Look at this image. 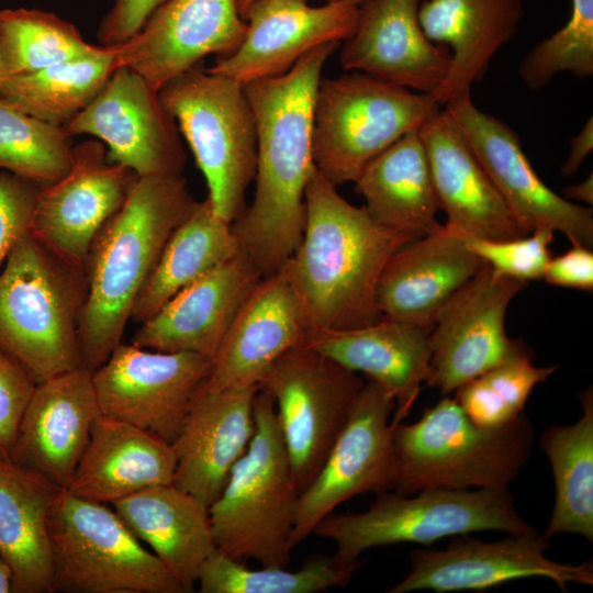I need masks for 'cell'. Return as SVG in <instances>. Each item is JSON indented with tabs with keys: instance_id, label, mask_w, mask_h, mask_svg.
<instances>
[{
	"instance_id": "cell-43",
	"label": "cell",
	"mask_w": 593,
	"mask_h": 593,
	"mask_svg": "<svg viewBox=\"0 0 593 593\" xmlns=\"http://www.w3.org/2000/svg\"><path fill=\"white\" fill-rule=\"evenodd\" d=\"M40 187L0 171V268L15 243L31 231Z\"/></svg>"
},
{
	"instance_id": "cell-10",
	"label": "cell",
	"mask_w": 593,
	"mask_h": 593,
	"mask_svg": "<svg viewBox=\"0 0 593 593\" xmlns=\"http://www.w3.org/2000/svg\"><path fill=\"white\" fill-rule=\"evenodd\" d=\"M48 532L53 592L186 593L109 504L63 489L52 510Z\"/></svg>"
},
{
	"instance_id": "cell-23",
	"label": "cell",
	"mask_w": 593,
	"mask_h": 593,
	"mask_svg": "<svg viewBox=\"0 0 593 593\" xmlns=\"http://www.w3.org/2000/svg\"><path fill=\"white\" fill-rule=\"evenodd\" d=\"M100 414L91 370L79 367L38 382L9 459L67 489Z\"/></svg>"
},
{
	"instance_id": "cell-17",
	"label": "cell",
	"mask_w": 593,
	"mask_h": 593,
	"mask_svg": "<svg viewBox=\"0 0 593 593\" xmlns=\"http://www.w3.org/2000/svg\"><path fill=\"white\" fill-rule=\"evenodd\" d=\"M549 539L538 532L483 541L451 537L441 550L415 549L407 574L388 593L485 591L526 578H547L567 592L569 584L593 585V564L559 563L546 556Z\"/></svg>"
},
{
	"instance_id": "cell-25",
	"label": "cell",
	"mask_w": 593,
	"mask_h": 593,
	"mask_svg": "<svg viewBox=\"0 0 593 593\" xmlns=\"http://www.w3.org/2000/svg\"><path fill=\"white\" fill-rule=\"evenodd\" d=\"M261 278L257 267L239 251L142 322L131 344L213 359L239 307Z\"/></svg>"
},
{
	"instance_id": "cell-3",
	"label": "cell",
	"mask_w": 593,
	"mask_h": 593,
	"mask_svg": "<svg viewBox=\"0 0 593 593\" xmlns=\"http://www.w3.org/2000/svg\"><path fill=\"white\" fill-rule=\"evenodd\" d=\"M194 200L182 177H138L96 235L79 321L82 367L94 370L122 343L136 299Z\"/></svg>"
},
{
	"instance_id": "cell-35",
	"label": "cell",
	"mask_w": 593,
	"mask_h": 593,
	"mask_svg": "<svg viewBox=\"0 0 593 593\" xmlns=\"http://www.w3.org/2000/svg\"><path fill=\"white\" fill-rule=\"evenodd\" d=\"M582 416L571 425L544 430L540 448L555 481L552 513L542 534L547 539L573 533L593 542V391L580 394Z\"/></svg>"
},
{
	"instance_id": "cell-42",
	"label": "cell",
	"mask_w": 593,
	"mask_h": 593,
	"mask_svg": "<svg viewBox=\"0 0 593 593\" xmlns=\"http://www.w3.org/2000/svg\"><path fill=\"white\" fill-rule=\"evenodd\" d=\"M553 234L551 230L539 228L511 239L466 238V242L494 272L527 282L542 279L551 258L549 245Z\"/></svg>"
},
{
	"instance_id": "cell-31",
	"label": "cell",
	"mask_w": 593,
	"mask_h": 593,
	"mask_svg": "<svg viewBox=\"0 0 593 593\" xmlns=\"http://www.w3.org/2000/svg\"><path fill=\"white\" fill-rule=\"evenodd\" d=\"M63 488L0 457V558L12 574V593H52L48 522Z\"/></svg>"
},
{
	"instance_id": "cell-21",
	"label": "cell",
	"mask_w": 593,
	"mask_h": 593,
	"mask_svg": "<svg viewBox=\"0 0 593 593\" xmlns=\"http://www.w3.org/2000/svg\"><path fill=\"white\" fill-rule=\"evenodd\" d=\"M310 334L301 300L282 266L262 277L239 307L201 389L258 387L270 366L305 344Z\"/></svg>"
},
{
	"instance_id": "cell-2",
	"label": "cell",
	"mask_w": 593,
	"mask_h": 593,
	"mask_svg": "<svg viewBox=\"0 0 593 593\" xmlns=\"http://www.w3.org/2000/svg\"><path fill=\"white\" fill-rule=\"evenodd\" d=\"M317 170L305 190L300 245L284 264L312 332L349 329L382 317L377 287L389 258L414 240L377 223Z\"/></svg>"
},
{
	"instance_id": "cell-39",
	"label": "cell",
	"mask_w": 593,
	"mask_h": 593,
	"mask_svg": "<svg viewBox=\"0 0 593 593\" xmlns=\"http://www.w3.org/2000/svg\"><path fill=\"white\" fill-rule=\"evenodd\" d=\"M71 136L0 97V171L38 186L59 180L72 164Z\"/></svg>"
},
{
	"instance_id": "cell-34",
	"label": "cell",
	"mask_w": 593,
	"mask_h": 593,
	"mask_svg": "<svg viewBox=\"0 0 593 593\" xmlns=\"http://www.w3.org/2000/svg\"><path fill=\"white\" fill-rule=\"evenodd\" d=\"M240 251L232 223L208 198L195 201L169 236L134 304L131 320L142 323L170 299Z\"/></svg>"
},
{
	"instance_id": "cell-27",
	"label": "cell",
	"mask_w": 593,
	"mask_h": 593,
	"mask_svg": "<svg viewBox=\"0 0 593 593\" xmlns=\"http://www.w3.org/2000/svg\"><path fill=\"white\" fill-rule=\"evenodd\" d=\"M482 264L466 237L440 225L389 258L377 287L379 310L430 333L439 311Z\"/></svg>"
},
{
	"instance_id": "cell-47",
	"label": "cell",
	"mask_w": 593,
	"mask_h": 593,
	"mask_svg": "<svg viewBox=\"0 0 593 593\" xmlns=\"http://www.w3.org/2000/svg\"><path fill=\"white\" fill-rule=\"evenodd\" d=\"M593 149V119L590 118L582 130L571 138L570 153L561 167L563 176H573Z\"/></svg>"
},
{
	"instance_id": "cell-8",
	"label": "cell",
	"mask_w": 593,
	"mask_h": 593,
	"mask_svg": "<svg viewBox=\"0 0 593 593\" xmlns=\"http://www.w3.org/2000/svg\"><path fill=\"white\" fill-rule=\"evenodd\" d=\"M159 96L189 144L213 210L233 223L246 208L257 163L256 123L244 83L202 61L168 81Z\"/></svg>"
},
{
	"instance_id": "cell-46",
	"label": "cell",
	"mask_w": 593,
	"mask_h": 593,
	"mask_svg": "<svg viewBox=\"0 0 593 593\" xmlns=\"http://www.w3.org/2000/svg\"><path fill=\"white\" fill-rule=\"evenodd\" d=\"M542 279L552 286L592 291V250L581 245H572L566 253L550 258Z\"/></svg>"
},
{
	"instance_id": "cell-50",
	"label": "cell",
	"mask_w": 593,
	"mask_h": 593,
	"mask_svg": "<svg viewBox=\"0 0 593 593\" xmlns=\"http://www.w3.org/2000/svg\"><path fill=\"white\" fill-rule=\"evenodd\" d=\"M254 0H236V4L239 11V14L245 11V9L253 2ZM372 0H325V2H340V3H347L355 7L360 8L361 5L370 2Z\"/></svg>"
},
{
	"instance_id": "cell-20",
	"label": "cell",
	"mask_w": 593,
	"mask_h": 593,
	"mask_svg": "<svg viewBox=\"0 0 593 593\" xmlns=\"http://www.w3.org/2000/svg\"><path fill=\"white\" fill-rule=\"evenodd\" d=\"M245 30L236 0H167L131 41L119 46L121 66L159 91L205 56L232 54Z\"/></svg>"
},
{
	"instance_id": "cell-22",
	"label": "cell",
	"mask_w": 593,
	"mask_h": 593,
	"mask_svg": "<svg viewBox=\"0 0 593 593\" xmlns=\"http://www.w3.org/2000/svg\"><path fill=\"white\" fill-rule=\"evenodd\" d=\"M422 1L372 0L361 5L357 26L340 51L342 67L433 96L447 75L450 52L422 30Z\"/></svg>"
},
{
	"instance_id": "cell-30",
	"label": "cell",
	"mask_w": 593,
	"mask_h": 593,
	"mask_svg": "<svg viewBox=\"0 0 593 593\" xmlns=\"http://www.w3.org/2000/svg\"><path fill=\"white\" fill-rule=\"evenodd\" d=\"M175 468L171 444L100 414L66 490L112 505L147 488L172 483Z\"/></svg>"
},
{
	"instance_id": "cell-38",
	"label": "cell",
	"mask_w": 593,
	"mask_h": 593,
	"mask_svg": "<svg viewBox=\"0 0 593 593\" xmlns=\"http://www.w3.org/2000/svg\"><path fill=\"white\" fill-rule=\"evenodd\" d=\"M356 570L325 556L310 558L298 570L249 569L215 549L203 561L197 582L201 593H317L347 585Z\"/></svg>"
},
{
	"instance_id": "cell-18",
	"label": "cell",
	"mask_w": 593,
	"mask_h": 593,
	"mask_svg": "<svg viewBox=\"0 0 593 593\" xmlns=\"http://www.w3.org/2000/svg\"><path fill=\"white\" fill-rule=\"evenodd\" d=\"M137 178L111 161L99 139L74 145L67 174L40 187L30 233L65 261L85 268L96 235L121 209Z\"/></svg>"
},
{
	"instance_id": "cell-40",
	"label": "cell",
	"mask_w": 593,
	"mask_h": 593,
	"mask_svg": "<svg viewBox=\"0 0 593 593\" xmlns=\"http://www.w3.org/2000/svg\"><path fill=\"white\" fill-rule=\"evenodd\" d=\"M556 370V366H534L529 356L516 358L462 384L455 391V400L474 424L502 427L525 413L534 388Z\"/></svg>"
},
{
	"instance_id": "cell-5",
	"label": "cell",
	"mask_w": 593,
	"mask_h": 593,
	"mask_svg": "<svg viewBox=\"0 0 593 593\" xmlns=\"http://www.w3.org/2000/svg\"><path fill=\"white\" fill-rule=\"evenodd\" d=\"M533 439L525 413L502 427H481L455 398L443 395L415 423L395 422L392 491L507 489L527 462Z\"/></svg>"
},
{
	"instance_id": "cell-7",
	"label": "cell",
	"mask_w": 593,
	"mask_h": 593,
	"mask_svg": "<svg viewBox=\"0 0 593 593\" xmlns=\"http://www.w3.org/2000/svg\"><path fill=\"white\" fill-rule=\"evenodd\" d=\"M484 530L537 533L516 511L508 489H425L412 495L378 493L366 512L331 513L313 534L335 542L337 566L358 569L361 553L374 547L429 545Z\"/></svg>"
},
{
	"instance_id": "cell-12",
	"label": "cell",
	"mask_w": 593,
	"mask_h": 593,
	"mask_svg": "<svg viewBox=\"0 0 593 593\" xmlns=\"http://www.w3.org/2000/svg\"><path fill=\"white\" fill-rule=\"evenodd\" d=\"M527 282L499 275L485 262L439 311L429 333L425 384L449 395L466 382L510 360L530 355L508 338L505 315Z\"/></svg>"
},
{
	"instance_id": "cell-44",
	"label": "cell",
	"mask_w": 593,
	"mask_h": 593,
	"mask_svg": "<svg viewBox=\"0 0 593 593\" xmlns=\"http://www.w3.org/2000/svg\"><path fill=\"white\" fill-rule=\"evenodd\" d=\"M36 382L0 349V457L9 458L23 412Z\"/></svg>"
},
{
	"instance_id": "cell-49",
	"label": "cell",
	"mask_w": 593,
	"mask_h": 593,
	"mask_svg": "<svg viewBox=\"0 0 593 593\" xmlns=\"http://www.w3.org/2000/svg\"><path fill=\"white\" fill-rule=\"evenodd\" d=\"M12 574L9 566L0 558V593H10Z\"/></svg>"
},
{
	"instance_id": "cell-13",
	"label": "cell",
	"mask_w": 593,
	"mask_h": 593,
	"mask_svg": "<svg viewBox=\"0 0 593 593\" xmlns=\"http://www.w3.org/2000/svg\"><path fill=\"white\" fill-rule=\"evenodd\" d=\"M392 396L379 384L363 383L350 415L312 482L300 493L291 548L349 499L392 491L395 472Z\"/></svg>"
},
{
	"instance_id": "cell-14",
	"label": "cell",
	"mask_w": 593,
	"mask_h": 593,
	"mask_svg": "<svg viewBox=\"0 0 593 593\" xmlns=\"http://www.w3.org/2000/svg\"><path fill=\"white\" fill-rule=\"evenodd\" d=\"M212 362L201 354L156 351L121 343L92 370L100 412L171 444L210 376Z\"/></svg>"
},
{
	"instance_id": "cell-24",
	"label": "cell",
	"mask_w": 593,
	"mask_h": 593,
	"mask_svg": "<svg viewBox=\"0 0 593 593\" xmlns=\"http://www.w3.org/2000/svg\"><path fill=\"white\" fill-rule=\"evenodd\" d=\"M258 387L220 391L200 389L171 443L176 455L172 484L210 506L255 434Z\"/></svg>"
},
{
	"instance_id": "cell-16",
	"label": "cell",
	"mask_w": 593,
	"mask_h": 593,
	"mask_svg": "<svg viewBox=\"0 0 593 593\" xmlns=\"http://www.w3.org/2000/svg\"><path fill=\"white\" fill-rule=\"evenodd\" d=\"M445 110L527 234L548 228L572 245L592 248V210L562 198L538 177L511 126L478 109L470 93Z\"/></svg>"
},
{
	"instance_id": "cell-11",
	"label": "cell",
	"mask_w": 593,
	"mask_h": 593,
	"mask_svg": "<svg viewBox=\"0 0 593 593\" xmlns=\"http://www.w3.org/2000/svg\"><path fill=\"white\" fill-rule=\"evenodd\" d=\"M363 383L358 373L305 344L278 358L259 381L258 389L273 399L300 493L320 471Z\"/></svg>"
},
{
	"instance_id": "cell-48",
	"label": "cell",
	"mask_w": 593,
	"mask_h": 593,
	"mask_svg": "<svg viewBox=\"0 0 593 593\" xmlns=\"http://www.w3.org/2000/svg\"><path fill=\"white\" fill-rule=\"evenodd\" d=\"M567 199H573L582 201L586 204H593V175L590 176L582 182L570 186L564 190Z\"/></svg>"
},
{
	"instance_id": "cell-26",
	"label": "cell",
	"mask_w": 593,
	"mask_h": 593,
	"mask_svg": "<svg viewBox=\"0 0 593 593\" xmlns=\"http://www.w3.org/2000/svg\"><path fill=\"white\" fill-rule=\"evenodd\" d=\"M418 133L446 226L466 238L503 240L527 234L445 109Z\"/></svg>"
},
{
	"instance_id": "cell-15",
	"label": "cell",
	"mask_w": 593,
	"mask_h": 593,
	"mask_svg": "<svg viewBox=\"0 0 593 593\" xmlns=\"http://www.w3.org/2000/svg\"><path fill=\"white\" fill-rule=\"evenodd\" d=\"M63 128L105 145L108 158L137 177H181L186 153L172 115L159 91L121 66L98 96Z\"/></svg>"
},
{
	"instance_id": "cell-51",
	"label": "cell",
	"mask_w": 593,
	"mask_h": 593,
	"mask_svg": "<svg viewBox=\"0 0 593 593\" xmlns=\"http://www.w3.org/2000/svg\"><path fill=\"white\" fill-rule=\"evenodd\" d=\"M7 79H8V77H7V75H5V72H4V70H3V68H2V66L0 64V87Z\"/></svg>"
},
{
	"instance_id": "cell-9",
	"label": "cell",
	"mask_w": 593,
	"mask_h": 593,
	"mask_svg": "<svg viewBox=\"0 0 593 593\" xmlns=\"http://www.w3.org/2000/svg\"><path fill=\"white\" fill-rule=\"evenodd\" d=\"M439 109L432 94L361 72L322 78L313 112L315 168L335 187L355 182L370 161Z\"/></svg>"
},
{
	"instance_id": "cell-1",
	"label": "cell",
	"mask_w": 593,
	"mask_h": 593,
	"mask_svg": "<svg viewBox=\"0 0 593 593\" xmlns=\"http://www.w3.org/2000/svg\"><path fill=\"white\" fill-rule=\"evenodd\" d=\"M340 43L303 55L281 76L244 83L257 133L253 202L232 223L239 249L262 277L279 270L301 243L312 155L314 102L322 71Z\"/></svg>"
},
{
	"instance_id": "cell-36",
	"label": "cell",
	"mask_w": 593,
	"mask_h": 593,
	"mask_svg": "<svg viewBox=\"0 0 593 593\" xmlns=\"http://www.w3.org/2000/svg\"><path fill=\"white\" fill-rule=\"evenodd\" d=\"M119 67V46H102L93 55L10 77L1 85L0 97L41 121L64 126L98 96Z\"/></svg>"
},
{
	"instance_id": "cell-29",
	"label": "cell",
	"mask_w": 593,
	"mask_h": 593,
	"mask_svg": "<svg viewBox=\"0 0 593 593\" xmlns=\"http://www.w3.org/2000/svg\"><path fill=\"white\" fill-rule=\"evenodd\" d=\"M523 14V0L422 1V30L450 52L447 75L433 94L440 107L482 80L494 55L515 36Z\"/></svg>"
},
{
	"instance_id": "cell-41",
	"label": "cell",
	"mask_w": 593,
	"mask_h": 593,
	"mask_svg": "<svg viewBox=\"0 0 593 593\" xmlns=\"http://www.w3.org/2000/svg\"><path fill=\"white\" fill-rule=\"evenodd\" d=\"M564 71L584 78L593 75V0H571L566 24L539 42L518 66L521 79L532 90L545 88Z\"/></svg>"
},
{
	"instance_id": "cell-45",
	"label": "cell",
	"mask_w": 593,
	"mask_h": 593,
	"mask_svg": "<svg viewBox=\"0 0 593 593\" xmlns=\"http://www.w3.org/2000/svg\"><path fill=\"white\" fill-rule=\"evenodd\" d=\"M166 1L115 0L98 29L101 46H120L131 41Z\"/></svg>"
},
{
	"instance_id": "cell-28",
	"label": "cell",
	"mask_w": 593,
	"mask_h": 593,
	"mask_svg": "<svg viewBox=\"0 0 593 593\" xmlns=\"http://www.w3.org/2000/svg\"><path fill=\"white\" fill-rule=\"evenodd\" d=\"M305 345L383 388L394 422L410 414L429 369V332L384 315L361 327L312 332Z\"/></svg>"
},
{
	"instance_id": "cell-33",
	"label": "cell",
	"mask_w": 593,
	"mask_h": 593,
	"mask_svg": "<svg viewBox=\"0 0 593 593\" xmlns=\"http://www.w3.org/2000/svg\"><path fill=\"white\" fill-rule=\"evenodd\" d=\"M354 183L368 213L388 230L417 239L440 226L439 201L418 131L378 155Z\"/></svg>"
},
{
	"instance_id": "cell-19",
	"label": "cell",
	"mask_w": 593,
	"mask_h": 593,
	"mask_svg": "<svg viewBox=\"0 0 593 593\" xmlns=\"http://www.w3.org/2000/svg\"><path fill=\"white\" fill-rule=\"evenodd\" d=\"M242 18L246 23L242 43L232 54L216 57L208 70L246 83L281 76L315 47L349 38L359 8L340 2L314 7L307 0H254Z\"/></svg>"
},
{
	"instance_id": "cell-37",
	"label": "cell",
	"mask_w": 593,
	"mask_h": 593,
	"mask_svg": "<svg viewBox=\"0 0 593 593\" xmlns=\"http://www.w3.org/2000/svg\"><path fill=\"white\" fill-rule=\"evenodd\" d=\"M76 25L38 9L0 10V64L8 78L98 53Z\"/></svg>"
},
{
	"instance_id": "cell-4",
	"label": "cell",
	"mask_w": 593,
	"mask_h": 593,
	"mask_svg": "<svg viewBox=\"0 0 593 593\" xmlns=\"http://www.w3.org/2000/svg\"><path fill=\"white\" fill-rule=\"evenodd\" d=\"M87 275L30 232L0 268V349L36 382L82 367L79 321Z\"/></svg>"
},
{
	"instance_id": "cell-6",
	"label": "cell",
	"mask_w": 593,
	"mask_h": 593,
	"mask_svg": "<svg viewBox=\"0 0 593 593\" xmlns=\"http://www.w3.org/2000/svg\"><path fill=\"white\" fill-rule=\"evenodd\" d=\"M255 434L209 506L216 550L262 567L288 568L290 537L300 492L277 421L273 399L258 389Z\"/></svg>"
},
{
	"instance_id": "cell-32",
	"label": "cell",
	"mask_w": 593,
	"mask_h": 593,
	"mask_svg": "<svg viewBox=\"0 0 593 593\" xmlns=\"http://www.w3.org/2000/svg\"><path fill=\"white\" fill-rule=\"evenodd\" d=\"M112 507L186 593L193 592L203 561L216 549L209 506L168 483L134 493Z\"/></svg>"
}]
</instances>
